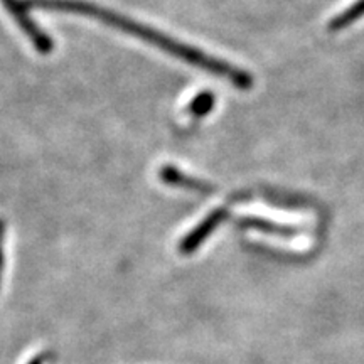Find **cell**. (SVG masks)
<instances>
[{"label": "cell", "mask_w": 364, "mask_h": 364, "mask_svg": "<svg viewBox=\"0 0 364 364\" xmlns=\"http://www.w3.org/2000/svg\"><path fill=\"white\" fill-rule=\"evenodd\" d=\"M31 7H39V9H48V11H59V12H71V14H80V16H88L95 17V19L105 22V24H110L112 27L124 31L127 34L136 36V38L144 39L145 43L157 46L162 51L172 54V56L182 59V61L189 63L199 70L209 71L213 75L221 76L230 81L231 85H235L240 90H250L253 86V78L248 75L247 71L238 70V68L228 65V63L221 61V59L208 56L206 53L199 51V49L191 48L188 44H182L179 41L169 38V36L159 33V31L147 27L139 22H134L129 17L120 16L107 9L93 6V4L83 2V0H29Z\"/></svg>", "instance_id": "cell-1"}, {"label": "cell", "mask_w": 364, "mask_h": 364, "mask_svg": "<svg viewBox=\"0 0 364 364\" xmlns=\"http://www.w3.org/2000/svg\"><path fill=\"white\" fill-rule=\"evenodd\" d=\"M2 4H4V7L7 9V12L14 17V21L19 24L22 33H24L27 38L31 39V43L34 44V48L38 49V51H41V53L51 51L53 49L51 39H49L48 36H46L43 31L39 29L38 24L31 19L29 14L26 12L24 4H22L21 0H2Z\"/></svg>", "instance_id": "cell-2"}, {"label": "cell", "mask_w": 364, "mask_h": 364, "mask_svg": "<svg viewBox=\"0 0 364 364\" xmlns=\"http://www.w3.org/2000/svg\"><path fill=\"white\" fill-rule=\"evenodd\" d=\"M223 218H225V211L211 213V215H209L206 220L201 223V225L196 228L193 233L186 236L184 241H182V245H181L182 252L189 253V252H193V250L198 248L199 245H201L203 241L213 233V230H216V226L223 221Z\"/></svg>", "instance_id": "cell-3"}, {"label": "cell", "mask_w": 364, "mask_h": 364, "mask_svg": "<svg viewBox=\"0 0 364 364\" xmlns=\"http://www.w3.org/2000/svg\"><path fill=\"white\" fill-rule=\"evenodd\" d=\"M161 179L166 181L167 184H171V186H182V188L194 189V191H206V193H209V191L213 189L211 186L206 184V182L184 176L182 172H179L171 166L164 167V169L161 171Z\"/></svg>", "instance_id": "cell-4"}, {"label": "cell", "mask_w": 364, "mask_h": 364, "mask_svg": "<svg viewBox=\"0 0 364 364\" xmlns=\"http://www.w3.org/2000/svg\"><path fill=\"white\" fill-rule=\"evenodd\" d=\"M364 16V0H358L356 4H353L351 7H348L346 11H343L339 16H336L334 19L329 22V29L331 31H341L344 27H348L353 22H356L359 17Z\"/></svg>", "instance_id": "cell-5"}, {"label": "cell", "mask_w": 364, "mask_h": 364, "mask_svg": "<svg viewBox=\"0 0 364 364\" xmlns=\"http://www.w3.org/2000/svg\"><path fill=\"white\" fill-rule=\"evenodd\" d=\"M213 105H215V97L209 91H204V93H199L194 98V102L191 103V112L196 117H204L206 113L211 112Z\"/></svg>", "instance_id": "cell-6"}]
</instances>
